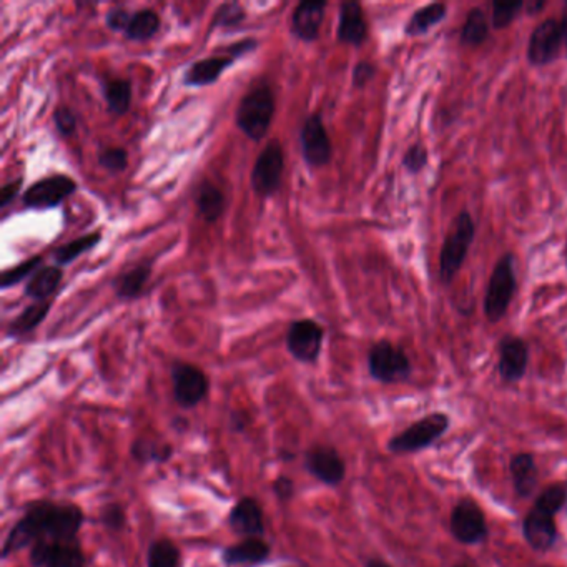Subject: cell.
Returning a JSON list of instances; mask_svg holds the SVG:
<instances>
[{
	"mask_svg": "<svg viewBox=\"0 0 567 567\" xmlns=\"http://www.w3.org/2000/svg\"><path fill=\"white\" fill-rule=\"evenodd\" d=\"M497 373L506 383H518L524 378L529 365V346L514 334H506L497 344Z\"/></svg>",
	"mask_w": 567,
	"mask_h": 567,
	"instance_id": "obj_14",
	"label": "cell"
},
{
	"mask_svg": "<svg viewBox=\"0 0 567 567\" xmlns=\"http://www.w3.org/2000/svg\"><path fill=\"white\" fill-rule=\"evenodd\" d=\"M557 534L559 532L555 516L543 512L539 509L531 508L522 520L524 541L536 553H547L549 549H553L557 541Z\"/></svg>",
	"mask_w": 567,
	"mask_h": 567,
	"instance_id": "obj_17",
	"label": "cell"
},
{
	"mask_svg": "<svg viewBox=\"0 0 567 567\" xmlns=\"http://www.w3.org/2000/svg\"><path fill=\"white\" fill-rule=\"evenodd\" d=\"M368 371L371 378L379 383L394 385L410 378L413 367L410 356L402 348L383 340L373 344L368 353Z\"/></svg>",
	"mask_w": 567,
	"mask_h": 567,
	"instance_id": "obj_6",
	"label": "cell"
},
{
	"mask_svg": "<svg viewBox=\"0 0 567 567\" xmlns=\"http://www.w3.org/2000/svg\"><path fill=\"white\" fill-rule=\"evenodd\" d=\"M427 160H429V157H427V150H426L425 145L423 143H414L406 150L404 158H402V165L410 173L416 175V173H421L425 170L426 166H427Z\"/></svg>",
	"mask_w": 567,
	"mask_h": 567,
	"instance_id": "obj_39",
	"label": "cell"
},
{
	"mask_svg": "<svg viewBox=\"0 0 567 567\" xmlns=\"http://www.w3.org/2000/svg\"><path fill=\"white\" fill-rule=\"evenodd\" d=\"M243 19H245L243 7L237 2H230V4H224L216 9L212 24L215 27H233V25L240 24Z\"/></svg>",
	"mask_w": 567,
	"mask_h": 567,
	"instance_id": "obj_38",
	"label": "cell"
},
{
	"mask_svg": "<svg viewBox=\"0 0 567 567\" xmlns=\"http://www.w3.org/2000/svg\"><path fill=\"white\" fill-rule=\"evenodd\" d=\"M454 567H474V566H471V564H456V566Z\"/></svg>",
	"mask_w": 567,
	"mask_h": 567,
	"instance_id": "obj_50",
	"label": "cell"
},
{
	"mask_svg": "<svg viewBox=\"0 0 567 567\" xmlns=\"http://www.w3.org/2000/svg\"><path fill=\"white\" fill-rule=\"evenodd\" d=\"M131 456L133 461L140 462V464L168 462L173 456V448L168 443L139 437L131 443Z\"/></svg>",
	"mask_w": 567,
	"mask_h": 567,
	"instance_id": "obj_25",
	"label": "cell"
},
{
	"mask_svg": "<svg viewBox=\"0 0 567 567\" xmlns=\"http://www.w3.org/2000/svg\"><path fill=\"white\" fill-rule=\"evenodd\" d=\"M509 474L512 481L514 495L520 499H528L537 486V464L531 453H518L509 461Z\"/></svg>",
	"mask_w": 567,
	"mask_h": 567,
	"instance_id": "obj_20",
	"label": "cell"
},
{
	"mask_svg": "<svg viewBox=\"0 0 567 567\" xmlns=\"http://www.w3.org/2000/svg\"><path fill=\"white\" fill-rule=\"evenodd\" d=\"M449 531L464 546L485 543L489 528L483 508L473 497H462L449 514Z\"/></svg>",
	"mask_w": 567,
	"mask_h": 567,
	"instance_id": "obj_7",
	"label": "cell"
},
{
	"mask_svg": "<svg viewBox=\"0 0 567 567\" xmlns=\"http://www.w3.org/2000/svg\"><path fill=\"white\" fill-rule=\"evenodd\" d=\"M305 470L323 485L336 487L346 478V464L342 454L326 444H317L305 453Z\"/></svg>",
	"mask_w": 567,
	"mask_h": 567,
	"instance_id": "obj_11",
	"label": "cell"
},
{
	"mask_svg": "<svg viewBox=\"0 0 567 567\" xmlns=\"http://www.w3.org/2000/svg\"><path fill=\"white\" fill-rule=\"evenodd\" d=\"M301 152L309 165L321 166L331 158V142L328 131L318 114L309 115L301 127Z\"/></svg>",
	"mask_w": 567,
	"mask_h": 567,
	"instance_id": "obj_16",
	"label": "cell"
},
{
	"mask_svg": "<svg viewBox=\"0 0 567 567\" xmlns=\"http://www.w3.org/2000/svg\"><path fill=\"white\" fill-rule=\"evenodd\" d=\"M48 303L47 301H38L36 305H30L29 308H25L24 311L13 319L9 333L13 336H21L25 333H30V331L37 328L42 319L47 317Z\"/></svg>",
	"mask_w": 567,
	"mask_h": 567,
	"instance_id": "obj_34",
	"label": "cell"
},
{
	"mask_svg": "<svg viewBox=\"0 0 567 567\" xmlns=\"http://www.w3.org/2000/svg\"><path fill=\"white\" fill-rule=\"evenodd\" d=\"M564 46L557 19H546L532 30L528 44V60L536 67H544L557 60Z\"/></svg>",
	"mask_w": 567,
	"mask_h": 567,
	"instance_id": "obj_12",
	"label": "cell"
},
{
	"mask_svg": "<svg viewBox=\"0 0 567 567\" xmlns=\"http://www.w3.org/2000/svg\"><path fill=\"white\" fill-rule=\"evenodd\" d=\"M62 270L59 267H46L37 270L30 282L25 286V295L36 298L38 301H44L47 296L52 295L62 280Z\"/></svg>",
	"mask_w": 567,
	"mask_h": 567,
	"instance_id": "obj_26",
	"label": "cell"
},
{
	"mask_svg": "<svg viewBox=\"0 0 567 567\" xmlns=\"http://www.w3.org/2000/svg\"><path fill=\"white\" fill-rule=\"evenodd\" d=\"M147 567H182V553L170 539H155L147 549Z\"/></svg>",
	"mask_w": 567,
	"mask_h": 567,
	"instance_id": "obj_27",
	"label": "cell"
},
{
	"mask_svg": "<svg viewBox=\"0 0 567 567\" xmlns=\"http://www.w3.org/2000/svg\"><path fill=\"white\" fill-rule=\"evenodd\" d=\"M230 57H208V59L195 62L185 73V83L193 87H201L215 82L224 69L232 63Z\"/></svg>",
	"mask_w": 567,
	"mask_h": 567,
	"instance_id": "obj_24",
	"label": "cell"
},
{
	"mask_svg": "<svg viewBox=\"0 0 567 567\" xmlns=\"http://www.w3.org/2000/svg\"><path fill=\"white\" fill-rule=\"evenodd\" d=\"M230 529L241 537H261L265 534V520L260 503L255 497L245 496L237 501L228 514Z\"/></svg>",
	"mask_w": 567,
	"mask_h": 567,
	"instance_id": "obj_18",
	"label": "cell"
},
{
	"mask_svg": "<svg viewBox=\"0 0 567 567\" xmlns=\"http://www.w3.org/2000/svg\"><path fill=\"white\" fill-rule=\"evenodd\" d=\"M75 189L77 183L65 175L42 178L27 189L24 203L30 208H50L71 197Z\"/></svg>",
	"mask_w": 567,
	"mask_h": 567,
	"instance_id": "obj_15",
	"label": "cell"
},
{
	"mask_svg": "<svg viewBox=\"0 0 567 567\" xmlns=\"http://www.w3.org/2000/svg\"><path fill=\"white\" fill-rule=\"evenodd\" d=\"M516 290V257L512 253H506L497 261L487 284L485 296L486 318L491 323L504 318Z\"/></svg>",
	"mask_w": 567,
	"mask_h": 567,
	"instance_id": "obj_4",
	"label": "cell"
},
{
	"mask_svg": "<svg viewBox=\"0 0 567 567\" xmlns=\"http://www.w3.org/2000/svg\"><path fill=\"white\" fill-rule=\"evenodd\" d=\"M98 240H100V233H90L85 237L75 238L71 243L55 250V261L59 265H67V263L75 260L77 257H80L87 250L97 245Z\"/></svg>",
	"mask_w": 567,
	"mask_h": 567,
	"instance_id": "obj_35",
	"label": "cell"
},
{
	"mask_svg": "<svg viewBox=\"0 0 567 567\" xmlns=\"http://www.w3.org/2000/svg\"><path fill=\"white\" fill-rule=\"evenodd\" d=\"M365 567H391V564H388L383 559H379V557H371L365 563Z\"/></svg>",
	"mask_w": 567,
	"mask_h": 567,
	"instance_id": "obj_49",
	"label": "cell"
},
{
	"mask_svg": "<svg viewBox=\"0 0 567 567\" xmlns=\"http://www.w3.org/2000/svg\"><path fill=\"white\" fill-rule=\"evenodd\" d=\"M368 36V24L363 7L358 2H343L340 7L338 38L344 44L361 46Z\"/></svg>",
	"mask_w": 567,
	"mask_h": 567,
	"instance_id": "obj_21",
	"label": "cell"
},
{
	"mask_svg": "<svg viewBox=\"0 0 567 567\" xmlns=\"http://www.w3.org/2000/svg\"><path fill=\"white\" fill-rule=\"evenodd\" d=\"M172 383L173 400L185 410L200 404L210 390V381L200 368L182 361H177L172 368Z\"/></svg>",
	"mask_w": 567,
	"mask_h": 567,
	"instance_id": "obj_8",
	"label": "cell"
},
{
	"mask_svg": "<svg viewBox=\"0 0 567 567\" xmlns=\"http://www.w3.org/2000/svg\"><path fill=\"white\" fill-rule=\"evenodd\" d=\"M325 7L326 4L318 0L300 2L296 5L292 21V30L295 32V36L308 42L315 40L318 37L319 27L325 17Z\"/></svg>",
	"mask_w": 567,
	"mask_h": 567,
	"instance_id": "obj_22",
	"label": "cell"
},
{
	"mask_svg": "<svg viewBox=\"0 0 567 567\" xmlns=\"http://www.w3.org/2000/svg\"><path fill=\"white\" fill-rule=\"evenodd\" d=\"M446 13H448L446 4H443V2L427 4L411 15V19L404 27V32L411 37L423 36L426 32H429L433 27L441 24L446 19Z\"/></svg>",
	"mask_w": 567,
	"mask_h": 567,
	"instance_id": "obj_23",
	"label": "cell"
},
{
	"mask_svg": "<svg viewBox=\"0 0 567 567\" xmlns=\"http://www.w3.org/2000/svg\"><path fill=\"white\" fill-rule=\"evenodd\" d=\"M377 73V67L369 62H360L356 63L355 71H353V83L355 87H365Z\"/></svg>",
	"mask_w": 567,
	"mask_h": 567,
	"instance_id": "obj_45",
	"label": "cell"
},
{
	"mask_svg": "<svg viewBox=\"0 0 567 567\" xmlns=\"http://www.w3.org/2000/svg\"><path fill=\"white\" fill-rule=\"evenodd\" d=\"M275 114V98L268 83H258L240 102L237 125L253 140H261L270 129Z\"/></svg>",
	"mask_w": 567,
	"mask_h": 567,
	"instance_id": "obj_3",
	"label": "cell"
},
{
	"mask_svg": "<svg viewBox=\"0 0 567 567\" xmlns=\"http://www.w3.org/2000/svg\"><path fill=\"white\" fill-rule=\"evenodd\" d=\"M474 235L476 224L471 213L466 210L458 213L449 226L439 255V276L443 284H451L456 273L461 270L462 263L473 245Z\"/></svg>",
	"mask_w": 567,
	"mask_h": 567,
	"instance_id": "obj_2",
	"label": "cell"
},
{
	"mask_svg": "<svg viewBox=\"0 0 567 567\" xmlns=\"http://www.w3.org/2000/svg\"><path fill=\"white\" fill-rule=\"evenodd\" d=\"M131 13H127L125 9H112L110 13H106V22L112 30H123L127 29V25L131 22Z\"/></svg>",
	"mask_w": 567,
	"mask_h": 567,
	"instance_id": "obj_44",
	"label": "cell"
},
{
	"mask_svg": "<svg viewBox=\"0 0 567 567\" xmlns=\"http://www.w3.org/2000/svg\"><path fill=\"white\" fill-rule=\"evenodd\" d=\"M83 522L85 512L73 503H54L47 499L30 503L24 516L5 536L0 557L7 559L38 541H75Z\"/></svg>",
	"mask_w": 567,
	"mask_h": 567,
	"instance_id": "obj_1",
	"label": "cell"
},
{
	"mask_svg": "<svg viewBox=\"0 0 567 567\" xmlns=\"http://www.w3.org/2000/svg\"><path fill=\"white\" fill-rule=\"evenodd\" d=\"M160 19L150 9H142L131 13V22L125 29V36L131 40H147L158 32Z\"/></svg>",
	"mask_w": 567,
	"mask_h": 567,
	"instance_id": "obj_30",
	"label": "cell"
},
{
	"mask_svg": "<svg viewBox=\"0 0 567 567\" xmlns=\"http://www.w3.org/2000/svg\"><path fill=\"white\" fill-rule=\"evenodd\" d=\"M559 25H561L563 40H564V46H566L567 48V2L566 5H564V13H563V17H561V21H559Z\"/></svg>",
	"mask_w": 567,
	"mask_h": 567,
	"instance_id": "obj_48",
	"label": "cell"
},
{
	"mask_svg": "<svg viewBox=\"0 0 567 567\" xmlns=\"http://www.w3.org/2000/svg\"><path fill=\"white\" fill-rule=\"evenodd\" d=\"M541 567H551V566H541Z\"/></svg>",
	"mask_w": 567,
	"mask_h": 567,
	"instance_id": "obj_51",
	"label": "cell"
},
{
	"mask_svg": "<svg viewBox=\"0 0 567 567\" xmlns=\"http://www.w3.org/2000/svg\"><path fill=\"white\" fill-rule=\"evenodd\" d=\"M567 504V485L564 483H555L544 487L539 493V496L536 497L532 508L539 509L547 514L557 516Z\"/></svg>",
	"mask_w": 567,
	"mask_h": 567,
	"instance_id": "obj_32",
	"label": "cell"
},
{
	"mask_svg": "<svg viewBox=\"0 0 567 567\" xmlns=\"http://www.w3.org/2000/svg\"><path fill=\"white\" fill-rule=\"evenodd\" d=\"M42 261V258H38V257H34V258H30V260L24 261V263H21L19 267H13L11 270H5V272L2 273V288H9V286H13V284H19V282H22L27 275H30V273L34 272L37 268V265Z\"/></svg>",
	"mask_w": 567,
	"mask_h": 567,
	"instance_id": "obj_41",
	"label": "cell"
},
{
	"mask_svg": "<svg viewBox=\"0 0 567 567\" xmlns=\"http://www.w3.org/2000/svg\"><path fill=\"white\" fill-rule=\"evenodd\" d=\"M21 183H22L21 180H15V182H11V183L2 187V190H0V208L7 207L13 200V197L17 195V191L21 189Z\"/></svg>",
	"mask_w": 567,
	"mask_h": 567,
	"instance_id": "obj_47",
	"label": "cell"
},
{
	"mask_svg": "<svg viewBox=\"0 0 567 567\" xmlns=\"http://www.w3.org/2000/svg\"><path fill=\"white\" fill-rule=\"evenodd\" d=\"M524 7V2H495L493 4V27L506 29Z\"/></svg>",
	"mask_w": 567,
	"mask_h": 567,
	"instance_id": "obj_37",
	"label": "cell"
},
{
	"mask_svg": "<svg viewBox=\"0 0 567 567\" xmlns=\"http://www.w3.org/2000/svg\"><path fill=\"white\" fill-rule=\"evenodd\" d=\"M108 110L114 114H125L131 106V85L129 80L115 79L108 80L104 87Z\"/></svg>",
	"mask_w": 567,
	"mask_h": 567,
	"instance_id": "obj_33",
	"label": "cell"
},
{
	"mask_svg": "<svg viewBox=\"0 0 567 567\" xmlns=\"http://www.w3.org/2000/svg\"><path fill=\"white\" fill-rule=\"evenodd\" d=\"M150 276V267L148 265H139L131 268L129 272L122 273L115 278L114 286L120 298H133L139 295L143 290Z\"/></svg>",
	"mask_w": 567,
	"mask_h": 567,
	"instance_id": "obj_31",
	"label": "cell"
},
{
	"mask_svg": "<svg viewBox=\"0 0 567 567\" xmlns=\"http://www.w3.org/2000/svg\"><path fill=\"white\" fill-rule=\"evenodd\" d=\"M451 418L446 413H429L414 421L388 441V451L394 454H410L433 446L448 433Z\"/></svg>",
	"mask_w": 567,
	"mask_h": 567,
	"instance_id": "obj_5",
	"label": "cell"
},
{
	"mask_svg": "<svg viewBox=\"0 0 567 567\" xmlns=\"http://www.w3.org/2000/svg\"><path fill=\"white\" fill-rule=\"evenodd\" d=\"M284 157L282 145L272 140L261 150L258 155L253 172H251V187L261 195L268 197L273 195L282 182L284 173Z\"/></svg>",
	"mask_w": 567,
	"mask_h": 567,
	"instance_id": "obj_10",
	"label": "cell"
},
{
	"mask_svg": "<svg viewBox=\"0 0 567 567\" xmlns=\"http://www.w3.org/2000/svg\"><path fill=\"white\" fill-rule=\"evenodd\" d=\"M197 207L201 216L207 222H215L220 218L224 210V197L222 190L216 189L212 183H201L197 193Z\"/></svg>",
	"mask_w": 567,
	"mask_h": 567,
	"instance_id": "obj_28",
	"label": "cell"
},
{
	"mask_svg": "<svg viewBox=\"0 0 567 567\" xmlns=\"http://www.w3.org/2000/svg\"><path fill=\"white\" fill-rule=\"evenodd\" d=\"M489 36V24L485 11L476 7L468 13V19L464 22L461 30V42L470 47H478L485 42Z\"/></svg>",
	"mask_w": 567,
	"mask_h": 567,
	"instance_id": "obj_29",
	"label": "cell"
},
{
	"mask_svg": "<svg viewBox=\"0 0 567 567\" xmlns=\"http://www.w3.org/2000/svg\"><path fill=\"white\" fill-rule=\"evenodd\" d=\"M323 344V330L313 319L293 321L286 333V346L292 356L301 363H315Z\"/></svg>",
	"mask_w": 567,
	"mask_h": 567,
	"instance_id": "obj_13",
	"label": "cell"
},
{
	"mask_svg": "<svg viewBox=\"0 0 567 567\" xmlns=\"http://www.w3.org/2000/svg\"><path fill=\"white\" fill-rule=\"evenodd\" d=\"M32 567H87V557L79 541H38L30 547Z\"/></svg>",
	"mask_w": 567,
	"mask_h": 567,
	"instance_id": "obj_9",
	"label": "cell"
},
{
	"mask_svg": "<svg viewBox=\"0 0 567 567\" xmlns=\"http://www.w3.org/2000/svg\"><path fill=\"white\" fill-rule=\"evenodd\" d=\"M251 425V416L243 410H237L233 413L230 414L228 418V427L232 433H237L241 435L249 429V426Z\"/></svg>",
	"mask_w": 567,
	"mask_h": 567,
	"instance_id": "obj_46",
	"label": "cell"
},
{
	"mask_svg": "<svg viewBox=\"0 0 567 567\" xmlns=\"http://www.w3.org/2000/svg\"><path fill=\"white\" fill-rule=\"evenodd\" d=\"M54 120H55V127H57V131H59L60 133L69 135V133L75 131L77 119H75V114L72 112L69 106H59V108L54 112Z\"/></svg>",
	"mask_w": 567,
	"mask_h": 567,
	"instance_id": "obj_43",
	"label": "cell"
},
{
	"mask_svg": "<svg viewBox=\"0 0 567 567\" xmlns=\"http://www.w3.org/2000/svg\"><path fill=\"white\" fill-rule=\"evenodd\" d=\"M272 553V547L261 537H247L240 543L228 546L222 551V561L226 567L258 566Z\"/></svg>",
	"mask_w": 567,
	"mask_h": 567,
	"instance_id": "obj_19",
	"label": "cell"
},
{
	"mask_svg": "<svg viewBox=\"0 0 567 567\" xmlns=\"http://www.w3.org/2000/svg\"><path fill=\"white\" fill-rule=\"evenodd\" d=\"M273 495L276 496L278 501L288 503L295 496V481L290 476H278L272 485Z\"/></svg>",
	"mask_w": 567,
	"mask_h": 567,
	"instance_id": "obj_42",
	"label": "cell"
},
{
	"mask_svg": "<svg viewBox=\"0 0 567 567\" xmlns=\"http://www.w3.org/2000/svg\"><path fill=\"white\" fill-rule=\"evenodd\" d=\"M100 524L112 532H120L127 526V512L119 503H110L100 511Z\"/></svg>",
	"mask_w": 567,
	"mask_h": 567,
	"instance_id": "obj_36",
	"label": "cell"
},
{
	"mask_svg": "<svg viewBox=\"0 0 567 567\" xmlns=\"http://www.w3.org/2000/svg\"><path fill=\"white\" fill-rule=\"evenodd\" d=\"M98 162L110 172H122L127 166V152L122 147H106L98 154Z\"/></svg>",
	"mask_w": 567,
	"mask_h": 567,
	"instance_id": "obj_40",
	"label": "cell"
}]
</instances>
